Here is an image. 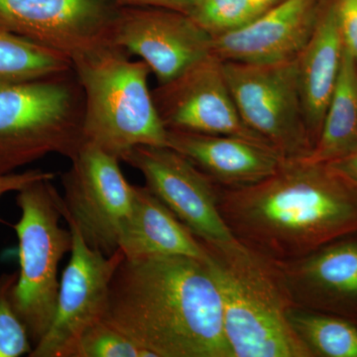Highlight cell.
<instances>
[{
	"label": "cell",
	"instance_id": "obj_1",
	"mask_svg": "<svg viewBox=\"0 0 357 357\" xmlns=\"http://www.w3.org/2000/svg\"><path fill=\"white\" fill-rule=\"evenodd\" d=\"M218 206L237 241L275 262L357 232V182L330 164L286 159L257 184L220 187Z\"/></svg>",
	"mask_w": 357,
	"mask_h": 357
},
{
	"label": "cell",
	"instance_id": "obj_2",
	"mask_svg": "<svg viewBox=\"0 0 357 357\" xmlns=\"http://www.w3.org/2000/svg\"><path fill=\"white\" fill-rule=\"evenodd\" d=\"M103 321L155 357H234L206 262L162 255L121 263Z\"/></svg>",
	"mask_w": 357,
	"mask_h": 357
},
{
	"label": "cell",
	"instance_id": "obj_3",
	"mask_svg": "<svg viewBox=\"0 0 357 357\" xmlns=\"http://www.w3.org/2000/svg\"><path fill=\"white\" fill-rule=\"evenodd\" d=\"M202 243L222 298L232 356H314L291 325L297 303L279 265L239 241Z\"/></svg>",
	"mask_w": 357,
	"mask_h": 357
},
{
	"label": "cell",
	"instance_id": "obj_4",
	"mask_svg": "<svg viewBox=\"0 0 357 357\" xmlns=\"http://www.w3.org/2000/svg\"><path fill=\"white\" fill-rule=\"evenodd\" d=\"M109 45L73 61L84 95V142L117 157L134 147L168 146V130L148 86L143 61Z\"/></svg>",
	"mask_w": 357,
	"mask_h": 357
},
{
	"label": "cell",
	"instance_id": "obj_5",
	"mask_svg": "<svg viewBox=\"0 0 357 357\" xmlns=\"http://www.w3.org/2000/svg\"><path fill=\"white\" fill-rule=\"evenodd\" d=\"M83 121V91L74 70L0 81V175L49 154L74 159L84 143Z\"/></svg>",
	"mask_w": 357,
	"mask_h": 357
},
{
	"label": "cell",
	"instance_id": "obj_6",
	"mask_svg": "<svg viewBox=\"0 0 357 357\" xmlns=\"http://www.w3.org/2000/svg\"><path fill=\"white\" fill-rule=\"evenodd\" d=\"M52 180L36 181L16 192L21 217L10 225L17 234L20 263L11 301L33 347L53 321L60 290L59 264L73 245L72 232L60 225L63 198Z\"/></svg>",
	"mask_w": 357,
	"mask_h": 357
},
{
	"label": "cell",
	"instance_id": "obj_7",
	"mask_svg": "<svg viewBox=\"0 0 357 357\" xmlns=\"http://www.w3.org/2000/svg\"><path fill=\"white\" fill-rule=\"evenodd\" d=\"M232 98L246 126L286 159H302L314 144L298 79L297 61H223Z\"/></svg>",
	"mask_w": 357,
	"mask_h": 357
},
{
	"label": "cell",
	"instance_id": "obj_8",
	"mask_svg": "<svg viewBox=\"0 0 357 357\" xmlns=\"http://www.w3.org/2000/svg\"><path fill=\"white\" fill-rule=\"evenodd\" d=\"M62 176L63 218H70L89 248L110 256L133 210L135 189L124 177L121 160L84 142Z\"/></svg>",
	"mask_w": 357,
	"mask_h": 357
},
{
	"label": "cell",
	"instance_id": "obj_9",
	"mask_svg": "<svg viewBox=\"0 0 357 357\" xmlns=\"http://www.w3.org/2000/svg\"><path fill=\"white\" fill-rule=\"evenodd\" d=\"M65 220L72 232V255L60 282L53 321L30 357L74 356L84 333L105 319L110 283L126 258L121 249L105 256L89 248L76 225Z\"/></svg>",
	"mask_w": 357,
	"mask_h": 357
},
{
	"label": "cell",
	"instance_id": "obj_10",
	"mask_svg": "<svg viewBox=\"0 0 357 357\" xmlns=\"http://www.w3.org/2000/svg\"><path fill=\"white\" fill-rule=\"evenodd\" d=\"M114 0H0V28L70 62L114 45Z\"/></svg>",
	"mask_w": 357,
	"mask_h": 357
},
{
	"label": "cell",
	"instance_id": "obj_11",
	"mask_svg": "<svg viewBox=\"0 0 357 357\" xmlns=\"http://www.w3.org/2000/svg\"><path fill=\"white\" fill-rule=\"evenodd\" d=\"M121 161L142 174L147 189L199 241H237L220 213V185L184 155L169 146H137Z\"/></svg>",
	"mask_w": 357,
	"mask_h": 357
},
{
	"label": "cell",
	"instance_id": "obj_12",
	"mask_svg": "<svg viewBox=\"0 0 357 357\" xmlns=\"http://www.w3.org/2000/svg\"><path fill=\"white\" fill-rule=\"evenodd\" d=\"M152 96L167 130L237 136L269 145L244 124L227 84L223 61L215 54L159 84Z\"/></svg>",
	"mask_w": 357,
	"mask_h": 357
},
{
	"label": "cell",
	"instance_id": "obj_13",
	"mask_svg": "<svg viewBox=\"0 0 357 357\" xmlns=\"http://www.w3.org/2000/svg\"><path fill=\"white\" fill-rule=\"evenodd\" d=\"M112 42L139 57L159 84L182 74L213 51V37L191 16L153 7L119 8Z\"/></svg>",
	"mask_w": 357,
	"mask_h": 357
},
{
	"label": "cell",
	"instance_id": "obj_14",
	"mask_svg": "<svg viewBox=\"0 0 357 357\" xmlns=\"http://www.w3.org/2000/svg\"><path fill=\"white\" fill-rule=\"evenodd\" d=\"M326 0H282L239 29L213 38L225 62L273 63L297 58L318 24Z\"/></svg>",
	"mask_w": 357,
	"mask_h": 357
},
{
	"label": "cell",
	"instance_id": "obj_15",
	"mask_svg": "<svg viewBox=\"0 0 357 357\" xmlns=\"http://www.w3.org/2000/svg\"><path fill=\"white\" fill-rule=\"evenodd\" d=\"M168 146L227 189L257 184L286 160L269 145L237 136L168 130Z\"/></svg>",
	"mask_w": 357,
	"mask_h": 357
},
{
	"label": "cell",
	"instance_id": "obj_16",
	"mask_svg": "<svg viewBox=\"0 0 357 357\" xmlns=\"http://www.w3.org/2000/svg\"><path fill=\"white\" fill-rule=\"evenodd\" d=\"M344 52L335 0H326L316 29L296 58L301 100L314 145L337 84Z\"/></svg>",
	"mask_w": 357,
	"mask_h": 357
},
{
	"label": "cell",
	"instance_id": "obj_17",
	"mask_svg": "<svg viewBox=\"0 0 357 357\" xmlns=\"http://www.w3.org/2000/svg\"><path fill=\"white\" fill-rule=\"evenodd\" d=\"M134 189L132 213L119 239V249L126 259L183 255L208 261L203 243L146 185H134Z\"/></svg>",
	"mask_w": 357,
	"mask_h": 357
},
{
	"label": "cell",
	"instance_id": "obj_18",
	"mask_svg": "<svg viewBox=\"0 0 357 357\" xmlns=\"http://www.w3.org/2000/svg\"><path fill=\"white\" fill-rule=\"evenodd\" d=\"M281 268L294 299L300 293L357 297V243L328 244Z\"/></svg>",
	"mask_w": 357,
	"mask_h": 357
},
{
	"label": "cell",
	"instance_id": "obj_19",
	"mask_svg": "<svg viewBox=\"0 0 357 357\" xmlns=\"http://www.w3.org/2000/svg\"><path fill=\"white\" fill-rule=\"evenodd\" d=\"M357 149V77L356 57L344 48L337 84L326 109L318 139L305 158L328 164Z\"/></svg>",
	"mask_w": 357,
	"mask_h": 357
},
{
	"label": "cell",
	"instance_id": "obj_20",
	"mask_svg": "<svg viewBox=\"0 0 357 357\" xmlns=\"http://www.w3.org/2000/svg\"><path fill=\"white\" fill-rule=\"evenodd\" d=\"M73 70L70 59L0 28V81L24 82Z\"/></svg>",
	"mask_w": 357,
	"mask_h": 357
},
{
	"label": "cell",
	"instance_id": "obj_21",
	"mask_svg": "<svg viewBox=\"0 0 357 357\" xmlns=\"http://www.w3.org/2000/svg\"><path fill=\"white\" fill-rule=\"evenodd\" d=\"M291 325L314 356L357 357V328L347 321L293 307Z\"/></svg>",
	"mask_w": 357,
	"mask_h": 357
},
{
	"label": "cell",
	"instance_id": "obj_22",
	"mask_svg": "<svg viewBox=\"0 0 357 357\" xmlns=\"http://www.w3.org/2000/svg\"><path fill=\"white\" fill-rule=\"evenodd\" d=\"M189 15L213 38L239 29L257 17L251 0H192Z\"/></svg>",
	"mask_w": 357,
	"mask_h": 357
},
{
	"label": "cell",
	"instance_id": "obj_23",
	"mask_svg": "<svg viewBox=\"0 0 357 357\" xmlns=\"http://www.w3.org/2000/svg\"><path fill=\"white\" fill-rule=\"evenodd\" d=\"M73 357H155L151 351L105 321L84 333Z\"/></svg>",
	"mask_w": 357,
	"mask_h": 357
},
{
	"label": "cell",
	"instance_id": "obj_24",
	"mask_svg": "<svg viewBox=\"0 0 357 357\" xmlns=\"http://www.w3.org/2000/svg\"><path fill=\"white\" fill-rule=\"evenodd\" d=\"M17 279L18 271L0 275V357L29 356L33 351L27 330L11 301Z\"/></svg>",
	"mask_w": 357,
	"mask_h": 357
},
{
	"label": "cell",
	"instance_id": "obj_25",
	"mask_svg": "<svg viewBox=\"0 0 357 357\" xmlns=\"http://www.w3.org/2000/svg\"><path fill=\"white\" fill-rule=\"evenodd\" d=\"M338 26L344 48L357 57V0H335Z\"/></svg>",
	"mask_w": 357,
	"mask_h": 357
},
{
	"label": "cell",
	"instance_id": "obj_26",
	"mask_svg": "<svg viewBox=\"0 0 357 357\" xmlns=\"http://www.w3.org/2000/svg\"><path fill=\"white\" fill-rule=\"evenodd\" d=\"M55 173L34 169L22 173H11L7 175H0V198L7 192H18L26 185L32 184L36 181L43 178H54Z\"/></svg>",
	"mask_w": 357,
	"mask_h": 357
},
{
	"label": "cell",
	"instance_id": "obj_27",
	"mask_svg": "<svg viewBox=\"0 0 357 357\" xmlns=\"http://www.w3.org/2000/svg\"><path fill=\"white\" fill-rule=\"evenodd\" d=\"M119 7H153L170 9L188 14L191 13L192 0H114Z\"/></svg>",
	"mask_w": 357,
	"mask_h": 357
},
{
	"label": "cell",
	"instance_id": "obj_28",
	"mask_svg": "<svg viewBox=\"0 0 357 357\" xmlns=\"http://www.w3.org/2000/svg\"><path fill=\"white\" fill-rule=\"evenodd\" d=\"M328 164L338 172L344 174L347 177L357 182V149L344 158Z\"/></svg>",
	"mask_w": 357,
	"mask_h": 357
},
{
	"label": "cell",
	"instance_id": "obj_29",
	"mask_svg": "<svg viewBox=\"0 0 357 357\" xmlns=\"http://www.w3.org/2000/svg\"><path fill=\"white\" fill-rule=\"evenodd\" d=\"M282 0H251L257 16L281 2Z\"/></svg>",
	"mask_w": 357,
	"mask_h": 357
},
{
	"label": "cell",
	"instance_id": "obj_30",
	"mask_svg": "<svg viewBox=\"0 0 357 357\" xmlns=\"http://www.w3.org/2000/svg\"><path fill=\"white\" fill-rule=\"evenodd\" d=\"M356 77H357V57L356 58Z\"/></svg>",
	"mask_w": 357,
	"mask_h": 357
}]
</instances>
